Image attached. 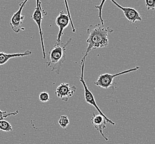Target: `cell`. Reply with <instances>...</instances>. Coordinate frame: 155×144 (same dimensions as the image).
I'll return each instance as SVG.
<instances>
[{"label":"cell","mask_w":155,"mask_h":144,"mask_svg":"<svg viewBox=\"0 0 155 144\" xmlns=\"http://www.w3.org/2000/svg\"><path fill=\"white\" fill-rule=\"evenodd\" d=\"M86 57L84 56L83 58H82L81 62V74L80 76V81L81 82V83L83 85L84 87V98L85 100L90 105H92L95 108V109L99 112V114L102 115L105 118H107V116L103 113L102 111L99 109V107L97 105L95 98L94 97V95L93 94L91 93V91L88 89L87 87V85L86 84V82L84 81V62H85V60H86Z\"/></svg>","instance_id":"4"},{"label":"cell","mask_w":155,"mask_h":144,"mask_svg":"<svg viewBox=\"0 0 155 144\" xmlns=\"http://www.w3.org/2000/svg\"><path fill=\"white\" fill-rule=\"evenodd\" d=\"M18 110H17L14 113H7L6 111H2L0 110V121L3 120L5 118H7V116H11V115H15L18 113Z\"/></svg>","instance_id":"15"},{"label":"cell","mask_w":155,"mask_h":144,"mask_svg":"<svg viewBox=\"0 0 155 144\" xmlns=\"http://www.w3.org/2000/svg\"><path fill=\"white\" fill-rule=\"evenodd\" d=\"M147 10H155V0H145Z\"/></svg>","instance_id":"17"},{"label":"cell","mask_w":155,"mask_h":144,"mask_svg":"<svg viewBox=\"0 0 155 144\" xmlns=\"http://www.w3.org/2000/svg\"><path fill=\"white\" fill-rule=\"evenodd\" d=\"M31 52L30 50H27L23 53H6L3 52H0V66H2L6 63L10 59L17 57H23L28 56L31 54Z\"/></svg>","instance_id":"11"},{"label":"cell","mask_w":155,"mask_h":144,"mask_svg":"<svg viewBox=\"0 0 155 144\" xmlns=\"http://www.w3.org/2000/svg\"><path fill=\"white\" fill-rule=\"evenodd\" d=\"M36 5L39 8V9L41 11V12H42V14L44 16H46L47 15V12L45 11V10L43 9L42 5H41V2L40 0H36Z\"/></svg>","instance_id":"18"},{"label":"cell","mask_w":155,"mask_h":144,"mask_svg":"<svg viewBox=\"0 0 155 144\" xmlns=\"http://www.w3.org/2000/svg\"><path fill=\"white\" fill-rule=\"evenodd\" d=\"M113 32V29L105 27L101 23L90 25L87 31L88 37L86 42L88 46L84 56L87 57L92 49L95 50L107 47L109 44L108 35Z\"/></svg>","instance_id":"1"},{"label":"cell","mask_w":155,"mask_h":144,"mask_svg":"<svg viewBox=\"0 0 155 144\" xmlns=\"http://www.w3.org/2000/svg\"><path fill=\"white\" fill-rule=\"evenodd\" d=\"M39 98L41 102L46 103L47 101H49V94L47 91H43L39 94Z\"/></svg>","instance_id":"14"},{"label":"cell","mask_w":155,"mask_h":144,"mask_svg":"<svg viewBox=\"0 0 155 144\" xmlns=\"http://www.w3.org/2000/svg\"><path fill=\"white\" fill-rule=\"evenodd\" d=\"M59 124L63 129H65L70 124V120L68 117L66 115H62L59 119Z\"/></svg>","instance_id":"12"},{"label":"cell","mask_w":155,"mask_h":144,"mask_svg":"<svg viewBox=\"0 0 155 144\" xmlns=\"http://www.w3.org/2000/svg\"><path fill=\"white\" fill-rule=\"evenodd\" d=\"M71 40L72 38H70L65 43H62L61 41L56 42L54 46L50 48L47 57L46 66L50 67L51 71H55L57 74L60 73L66 60V48Z\"/></svg>","instance_id":"2"},{"label":"cell","mask_w":155,"mask_h":144,"mask_svg":"<svg viewBox=\"0 0 155 144\" xmlns=\"http://www.w3.org/2000/svg\"><path fill=\"white\" fill-rule=\"evenodd\" d=\"M76 91V87L74 85L70 87L68 83H61L56 88L55 94L62 100L68 101V98L74 95Z\"/></svg>","instance_id":"7"},{"label":"cell","mask_w":155,"mask_h":144,"mask_svg":"<svg viewBox=\"0 0 155 144\" xmlns=\"http://www.w3.org/2000/svg\"><path fill=\"white\" fill-rule=\"evenodd\" d=\"M56 25L59 28V32L58 35V38L56 42H60L61 38L63 35V31L70 24V20L69 19L68 15L66 14L63 11H61L59 13V15L56 17L55 21Z\"/></svg>","instance_id":"9"},{"label":"cell","mask_w":155,"mask_h":144,"mask_svg":"<svg viewBox=\"0 0 155 144\" xmlns=\"http://www.w3.org/2000/svg\"><path fill=\"white\" fill-rule=\"evenodd\" d=\"M140 67L137 66L136 67L132 68V69H127L126 70H124L123 72L116 73L115 74H110L108 73H104L99 75L98 79L96 81L94 82V84L96 85L97 87L99 88H103V89H108L110 87H112L114 79L115 77L120 76V75L129 73L130 72H134L137 70L139 69Z\"/></svg>","instance_id":"3"},{"label":"cell","mask_w":155,"mask_h":144,"mask_svg":"<svg viewBox=\"0 0 155 144\" xmlns=\"http://www.w3.org/2000/svg\"><path fill=\"white\" fill-rule=\"evenodd\" d=\"M64 2H65V5L66 11H67V14L68 15V17H69V19H70V23H71L72 29V32H76V29H75L74 25V23H73V22H72V20L71 17V14H70V9H69V7H68V1H67V0H64Z\"/></svg>","instance_id":"16"},{"label":"cell","mask_w":155,"mask_h":144,"mask_svg":"<svg viewBox=\"0 0 155 144\" xmlns=\"http://www.w3.org/2000/svg\"><path fill=\"white\" fill-rule=\"evenodd\" d=\"M113 3L118 7L119 9H121L124 13V15L127 20L131 23H135L137 21H141L142 17L138 11L130 7H125L120 6L115 0H110Z\"/></svg>","instance_id":"8"},{"label":"cell","mask_w":155,"mask_h":144,"mask_svg":"<svg viewBox=\"0 0 155 144\" xmlns=\"http://www.w3.org/2000/svg\"><path fill=\"white\" fill-rule=\"evenodd\" d=\"M106 1L107 0H102L101 2L99 5L95 6L96 9L99 10V11H98V17H99L100 21H101V25H104V21L103 19L102 16V15L103 7L104 4L106 2Z\"/></svg>","instance_id":"13"},{"label":"cell","mask_w":155,"mask_h":144,"mask_svg":"<svg viewBox=\"0 0 155 144\" xmlns=\"http://www.w3.org/2000/svg\"><path fill=\"white\" fill-rule=\"evenodd\" d=\"M43 16L39 8L38 7L36 6L35 10H34V13H33V15L31 16V19H33L35 22L37 24L38 27L39 28V35L41 37V45L42 51H43V56L44 59H45L46 53H45L44 44L43 33V31L41 29V21L43 20Z\"/></svg>","instance_id":"10"},{"label":"cell","mask_w":155,"mask_h":144,"mask_svg":"<svg viewBox=\"0 0 155 144\" xmlns=\"http://www.w3.org/2000/svg\"><path fill=\"white\" fill-rule=\"evenodd\" d=\"M28 0H25L22 2L19 3V7L18 11L13 14L11 19V27L13 31L16 33H18L21 30H24L25 28L22 27V23L24 20L25 16L22 15V12L23 7L25 6Z\"/></svg>","instance_id":"5"},{"label":"cell","mask_w":155,"mask_h":144,"mask_svg":"<svg viewBox=\"0 0 155 144\" xmlns=\"http://www.w3.org/2000/svg\"><path fill=\"white\" fill-rule=\"evenodd\" d=\"M91 122L93 124L94 127L96 129L103 137L104 138V139L108 141V139L103 134V130L106 128V124L107 122L110 123L113 125H115V123L113 122L110 119H108V118H105L104 116L101 114L96 115L94 113H93V117L91 119Z\"/></svg>","instance_id":"6"}]
</instances>
